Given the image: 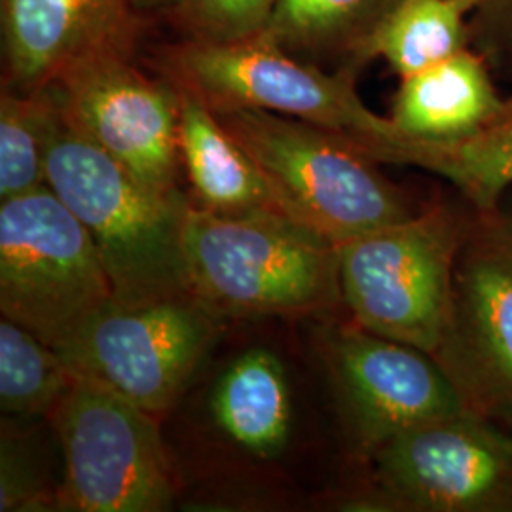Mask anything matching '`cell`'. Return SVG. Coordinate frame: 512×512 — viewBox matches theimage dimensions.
I'll return each instance as SVG.
<instances>
[{
    "mask_svg": "<svg viewBox=\"0 0 512 512\" xmlns=\"http://www.w3.org/2000/svg\"><path fill=\"white\" fill-rule=\"evenodd\" d=\"M131 0H2L8 90L33 93L97 54H129Z\"/></svg>",
    "mask_w": 512,
    "mask_h": 512,
    "instance_id": "13",
    "label": "cell"
},
{
    "mask_svg": "<svg viewBox=\"0 0 512 512\" xmlns=\"http://www.w3.org/2000/svg\"><path fill=\"white\" fill-rule=\"evenodd\" d=\"M114 300L90 232L44 184L0 200V311L61 351Z\"/></svg>",
    "mask_w": 512,
    "mask_h": 512,
    "instance_id": "6",
    "label": "cell"
},
{
    "mask_svg": "<svg viewBox=\"0 0 512 512\" xmlns=\"http://www.w3.org/2000/svg\"><path fill=\"white\" fill-rule=\"evenodd\" d=\"M399 0H279L260 37L291 54L353 57ZM355 67V65H353Z\"/></svg>",
    "mask_w": 512,
    "mask_h": 512,
    "instance_id": "19",
    "label": "cell"
},
{
    "mask_svg": "<svg viewBox=\"0 0 512 512\" xmlns=\"http://www.w3.org/2000/svg\"><path fill=\"white\" fill-rule=\"evenodd\" d=\"M475 209L431 203L410 219L338 245L351 323L435 357L452 313L454 272Z\"/></svg>",
    "mask_w": 512,
    "mask_h": 512,
    "instance_id": "4",
    "label": "cell"
},
{
    "mask_svg": "<svg viewBox=\"0 0 512 512\" xmlns=\"http://www.w3.org/2000/svg\"><path fill=\"white\" fill-rule=\"evenodd\" d=\"M177 92L179 148L192 188L190 202L220 217L289 219L270 179L219 116L192 93Z\"/></svg>",
    "mask_w": 512,
    "mask_h": 512,
    "instance_id": "14",
    "label": "cell"
},
{
    "mask_svg": "<svg viewBox=\"0 0 512 512\" xmlns=\"http://www.w3.org/2000/svg\"><path fill=\"white\" fill-rule=\"evenodd\" d=\"M336 393L359 452L368 458L399 433L469 410L439 361L355 323L325 334Z\"/></svg>",
    "mask_w": 512,
    "mask_h": 512,
    "instance_id": "12",
    "label": "cell"
},
{
    "mask_svg": "<svg viewBox=\"0 0 512 512\" xmlns=\"http://www.w3.org/2000/svg\"><path fill=\"white\" fill-rule=\"evenodd\" d=\"M46 184L90 232L114 302L131 306L192 294L183 251L190 196L160 194L135 179L74 126L61 103Z\"/></svg>",
    "mask_w": 512,
    "mask_h": 512,
    "instance_id": "1",
    "label": "cell"
},
{
    "mask_svg": "<svg viewBox=\"0 0 512 512\" xmlns=\"http://www.w3.org/2000/svg\"><path fill=\"white\" fill-rule=\"evenodd\" d=\"M503 103L484 59L463 48L401 78L389 118L410 139L454 141L488 124Z\"/></svg>",
    "mask_w": 512,
    "mask_h": 512,
    "instance_id": "15",
    "label": "cell"
},
{
    "mask_svg": "<svg viewBox=\"0 0 512 512\" xmlns=\"http://www.w3.org/2000/svg\"><path fill=\"white\" fill-rule=\"evenodd\" d=\"M482 0H399L353 57L359 67L382 57L406 78L467 48V18Z\"/></svg>",
    "mask_w": 512,
    "mask_h": 512,
    "instance_id": "18",
    "label": "cell"
},
{
    "mask_svg": "<svg viewBox=\"0 0 512 512\" xmlns=\"http://www.w3.org/2000/svg\"><path fill=\"white\" fill-rule=\"evenodd\" d=\"M435 359L469 410L512 433V222L499 209L473 213Z\"/></svg>",
    "mask_w": 512,
    "mask_h": 512,
    "instance_id": "10",
    "label": "cell"
},
{
    "mask_svg": "<svg viewBox=\"0 0 512 512\" xmlns=\"http://www.w3.org/2000/svg\"><path fill=\"white\" fill-rule=\"evenodd\" d=\"M0 511H55V490H48L35 473L23 440L2 423L0 452Z\"/></svg>",
    "mask_w": 512,
    "mask_h": 512,
    "instance_id": "23",
    "label": "cell"
},
{
    "mask_svg": "<svg viewBox=\"0 0 512 512\" xmlns=\"http://www.w3.org/2000/svg\"><path fill=\"white\" fill-rule=\"evenodd\" d=\"M184 0H131V6L135 10V14L141 12H173L175 8H179Z\"/></svg>",
    "mask_w": 512,
    "mask_h": 512,
    "instance_id": "25",
    "label": "cell"
},
{
    "mask_svg": "<svg viewBox=\"0 0 512 512\" xmlns=\"http://www.w3.org/2000/svg\"><path fill=\"white\" fill-rule=\"evenodd\" d=\"M219 330V315L194 294L131 306L112 300L59 353L74 370L160 416L179 399Z\"/></svg>",
    "mask_w": 512,
    "mask_h": 512,
    "instance_id": "9",
    "label": "cell"
},
{
    "mask_svg": "<svg viewBox=\"0 0 512 512\" xmlns=\"http://www.w3.org/2000/svg\"><path fill=\"white\" fill-rule=\"evenodd\" d=\"M57 118L59 101L52 86L33 93L2 92L0 200L46 184V162Z\"/></svg>",
    "mask_w": 512,
    "mask_h": 512,
    "instance_id": "21",
    "label": "cell"
},
{
    "mask_svg": "<svg viewBox=\"0 0 512 512\" xmlns=\"http://www.w3.org/2000/svg\"><path fill=\"white\" fill-rule=\"evenodd\" d=\"M69 361L16 321H0V408L19 418L50 416L73 384Z\"/></svg>",
    "mask_w": 512,
    "mask_h": 512,
    "instance_id": "20",
    "label": "cell"
},
{
    "mask_svg": "<svg viewBox=\"0 0 512 512\" xmlns=\"http://www.w3.org/2000/svg\"><path fill=\"white\" fill-rule=\"evenodd\" d=\"M217 116L270 179L285 215L336 247L420 211L348 135L268 110Z\"/></svg>",
    "mask_w": 512,
    "mask_h": 512,
    "instance_id": "3",
    "label": "cell"
},
{
    "mask_svg": "<svg viewBox=\"0 0 512 512\" xmlns=\"http://www.w3.org/2000/svg\"><path fill=\"white\" fill-rule=\"evenodd\" d=\"M65 473L55 511L160 512L173 501V471L158 416L84 372L48 416Z\"/></svg>",
    "mask_w": 512,
    "mask_h": 512,
    "instance_id": "7",
    "label": "cell"
},
{
    "mask_svg": "<svg viewBox=\"0 0 512 512\" xmlns=\"http://www.w3.org/2000/svg\"><path fill=\"white\" fill-rule=\"evenodd\" d=\"M480 12L488 14L494 21L512 27V0H482Z\"/></svg>",
    "mask_w": 512,
    "mask_h": 512,
    "instance_id": "24",
    "label": "cell"
},
{
    "mask_svg": "<svg viewBox=\"0 0 512 512\" xmlns=\"http://www.w3.org/2000/svg\"><path fill=\"white\" fill-rule=\"evenodd\" d=\"M61 109L148 188L177 196L183 160L179 148V92L131 65L129 54L86 57L50 84Z\"/></svg>",
    "mask_w": 512,
    "mask_h": 512,
    "instance_id": "11",
    "label": "cell"
},
{
    "mask_svg": "<svg viewBox=\"0 0 512 512\" xmlns=\"http://www.w3.org/2000/svg\"><path fill=\"white\" fill-rule=\"evenodd\" d=\"M220 431L256 458L279 456L291 435V393L281 361L268 349H249L220 376L213 399Z\"/></svg>",
    "mask_w": 512,
    "mask_h": 512,
    "instance_id": "16",
    "label": "cell"
},
{
    "mask_svg": "<svg viewBox=\"0 0 512 512\" xmlns=\"http://www.w3.org/2000/svg\"><path fill=\"white\" fill-rule=\"evenodd\" d=\"M389 164L414 165L452 184L475 211H495L512 186V97L475 133L454 141L404 137Z\"/></svg>",
    "mask_w": 512,
    "mask_h": 512,
    "instance_id": "17",
    "label": "cell"
},
{
    "mask_svg": "<svg viewBox=\"0 0 512 512\" xmlns=\"http://www.w3.org/2000/svg\"><path fill=\"white\" fill-rule=\"evenodd\" d=\"M190 293L219 317H304L342 304L338 247L283 217H220L188 202Z\"/></svg>",
    "mask_w": 512,
    "mask_h": 512,
    "instance_id": "2",
    "label": "cell"
},
{
    "mask_svg": "<svg viewBox=\"0 0 512 512\" xmlns=\"http://www.w3.org/2000/svg\"><path fill=\"white\" fill-rule=\"evenodd\" d=\"M366 459L372 490L353 509L512 512V433L473 410L416 425Z\"/></svg>",
    "mask_w": 512,
    "mask_h": 512,
    "instance_id": "8",
    "label": "cell"
},
{
    "mask_svg": "<svg viewBox=\"0 0 512 512\" xmlns=\"http://www.w3.org/2000/svg\"><path fill=\"white\" fill-rule=\"evenodd\" d=\"M279 0H184L171 14L190 35L202 42H238L260 37L274 16Z\"/></svg>",
    "mask_w": 512,
    "mask_h": 512,
    "instance_id": "22",
    "label": "cell"
},
{
    "mask_svg": "<svg viewBox=\"0 0 512 512\" xmlns=\"http://www.w3.org/2000/svg\"><path fill=\"white\" fill-rule=\"evenodd\" d=\"M169 82L215 114L268 110L348 135L387 164L404 137L391 118L368 109L357 92V67L325 73L264 37L238 42L188 40L165 59Z\"/></svg>",
    "mask_w": 512,
    "mask_h": 512,
    "instance_id": "5",
    "label": "cell"
}]
</instances>
